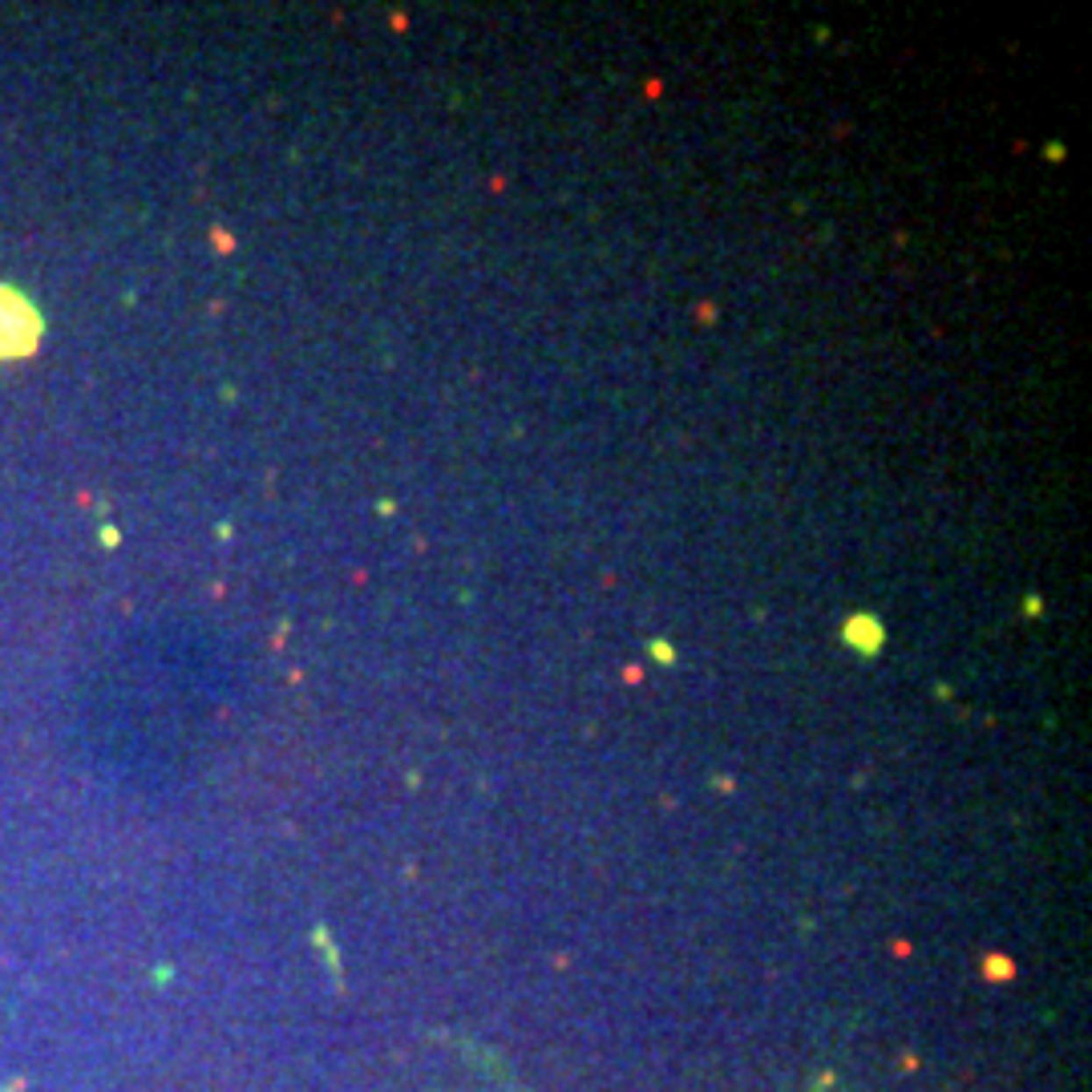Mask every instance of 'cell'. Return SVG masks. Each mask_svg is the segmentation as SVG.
Returning <instances> with one entry per match:
<instances>
[{
    "instance_id": "6da1fadb",
    "label": "cell",
    "mask_w": 1092,
    "mask_h": 1092,
    "mask_svg": "<svg viewBox=\"0 0 1092 1092\" xmlns=\"http://www.w3.org/2000/svg\"><path fill=\"white\" fill-rule=\"evenodd\" d=\"M41 316L25 296L12 288H0V356H25L37 348Z\"/></svg>"
}]
</instances>
